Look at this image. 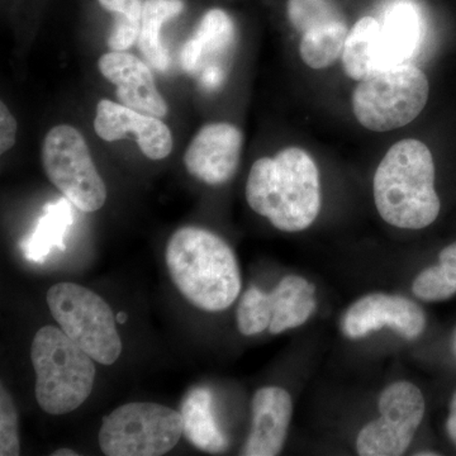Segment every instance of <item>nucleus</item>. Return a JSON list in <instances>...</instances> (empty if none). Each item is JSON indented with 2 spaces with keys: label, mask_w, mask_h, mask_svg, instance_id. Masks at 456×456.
<instances>
[{
  "label": "nucleus",
  "mask_w": 456,
  "mask_h": 456,
  "mask_svg": "<svg viewBox=\"0 0 456 456\" xmlns=\"http://www.w3.org/2000/svg\"><path fill=\"white\" fill-rule=\"evenodd\" d=\"M242 134L230 123H208L191 140L184 164L191 176L208 185L233 178L242 150Z\"/></svg>",
  "instance_id": "9d476101"
},
{
  "label": "nucleus",
  "mask_w": 456,
  "mask_h": 456,
  "mask_svg": "<svg viewBox=\"0 0 456 456\" xmlns=\"http://www.w3.org/2000/svg\"><path fill=\"white\" fill-rule=\"evenodd\" d=\"M165 261L176 289L200 310H227L241 292L236 255L211 231L179 228L167 242Z\"/></svg>",
  "instance_id": "f03ea898"
},
{
  "label": "nucleus",
  "mask_w": 456,
  "mask_h": 456,
  "mask_svg": "<svg viewBox=\"0 0 456 456\" xmlns=\"http://www.w3.org/2000/svg\"><path fill=\"white\" fill-rule=\"evenodd\" d=\"M422 40V20L415 5L397 2L387 11L380 25L378 61L379 69L404 64Z\"/></svg>",
  "instance_id": "4468645a"
},
{
  "label": "nucleus",
  "mask_w": 456,
  "mask_h": 456,
  "mask_svg": "<svg viewBox=\"0 0 456 456\" xmlns=\"http://www.w3.org/2000/svg\"><path fill=\"white\" fill-rule=\"evenodd\" d=\"M60 329L102 365H112L122 354L112 308L101 296L75 283H57L46 296Z\"/></svg>",
  "instance_id": "423d86ee"
},
{
  "label": "nucleus",
  "mask_w": 456,
  "mask_h": 456,
  "mask_svg": "<svg viewBox=\"0 0 456 456\" xmlns=\"http://www.w3.org/2000/svg\"><path fill=\"white\" fill-rule=\"evenodd\" d=\"M42 164L50 182L80 211L97 212L106 203V184L88 143L73 126L51 128L42 146Z\"/></svg>",
  "instance_id": "6e6552de"
},
{
  "label": "nucleus",
  "mask_w": 456,
  "mask_h": 456,
  "mask_svg": "<svg viewBox=\"0 0 456 456\" xmlns=\"http://www.w3.org/2000/svg\"><path fill=\"white\" fill-rule=\"evenodd\" d=\"M288 20L299 33L345 20L334 0H288Z\"/></svg>",
  "instance_id": "b1692460"
},
{
  "label": "nucleus",
  "mask_w": 456,
  "mask_h": 456,
  "mask_svg": "<svg viewBox=\"0 0 456 456\" xmlns=\"http://www.w3.org/2000/svg\"><path fill=\"white\" fill-rule=\"evenodd\" d=\"M430 84L421 69L398 64L377 69L353 93V112L362 127L388 132L415 121L426 107Z\"/></svg>",
  "instance_id": "39448f33"
},
{
  "label": "nucleus",
  "mask_w": 456,
  "mask_h": 456,
  "mask_svg": "<svg viewBox=\"0 0 456 456\" xmlns=\"http://www.w3.org/2000/svg\"><path fill=\"white\" fill-rule=\"evenodd\" d=\"M213 397L209 389H191L180 404L185 439L208 454H222L228 448V440L213 415Z\"/></svg>",
  "instance_id": "dca6fc26"
},
{
  "label": "nucleus",
  "mask_w": 456,
  "mask_h": 456,
  "mask_svg": "<svg viewBox=\"0 0 456 456\" xmlns=\"http://www.w3.org/2000/svg\"><path fill=\"white\" fill-rule=\"evenodd\" d=\"M184 9L183 0H145L143 2L142 17L139 47L147 61L158 70L165 71L169 68V51L161 42V27L167 20L179 16Z\"/></svg>",
  "instance_id": "6ab92c4d"
},
{
  "label": "nucleus",
  "mask_w": 456,
  "mask_h": 456,
  "mask_svg": "<svg viewBox=\"0 0 456 456\" xmlns=\"http://www.w3.org/2000/svg\"><path fill=\"white\" fill-rule=\"evenodd\" d=\"M314 293L316 288L305 278L288 275L281 279L275 289L268 293L270 334L279 335L307 322L316 310Z\"/></svg>",
  "instance_id": "2eb2a0df"
},
{
  "label": "nucleus",
  "mask_w": 456,
  "mask_h": 456,
  "mask_svg": "<svg viewBox=\"0 0 456 456\" xmlns=\"http://www.w3.org/2000/svg\"><path fill=\"white\" fill-rule=\"evenodd\" d=\"M246 200L257 215L284 232H299L316 221L321 209L320 173L299 147L255 161L246 183Z\"/></svg>",
  "instance_id": "f257e3e1"
},
{
  "label": "nucleus",
  "mask_w": 456,
  "mask_h": 456,
  "mask_svg": "<svg viewBox=\"0 0 456 456\" xmlns=\"http://www.w3.org/2000/svg\"><path fill=\"white\" fill-rule=\"evenodd\" d=\"M455 349H456V340H455Z\"/></svg>",
  "instance_id": "e433bc0d"
},
{
  "label": "nucleus",
  "mask_w": 456,
  "mask_h": 456,
  "mask_svg": "<svg viewBox=\"0 0 456 456\" xmlns=\"http://www.w3.org/2000/svg\"><path fill=\"white\" fill-rule=\"evenodd\" d=\"M383 327H389L412 340L424 332L426 314L417 303L406 297L373 293L354 303L341 323L344 335L353 340Z\"/></svg>",
  "instance_id": "1a4fd4ad"
},
{
  "label": "nucleus",
  "mask_w": 456,
  "mask_h": 456,
  "mask_svg": "<svg viewBox=\"0 0 456 456\" xmlns=\"http://www.w3.org/2000/svg\"><path fill=\"white\" fill-rule=\"evenodd\" d=\"M347 35L349 28L345 20L316 27L303 33L299 44L303 62L314 70L334 65L342 55Z\"/></svg>",
  "instance_id": "412c9836"
},
{
  "label": "nucleus",
  "mask_w": 456,
  "mask_h": 456,
  "mask_svg": "<svg viewBox=\"0 0 456 456\" xmlns=\"http://www.w3.org/2000/svg\"><path fill=\"white\" fill-rule=\"evenodd\" d=\"M98 2L108 12L118 16L119 20H128V22L141 25L142 0H98Z\"/></svg>",
  "instance_id": "c85d7f7f"
},
{
  "label": "nucleus",
  "mask_w": 456,
  "mask_h": 456,
  "mask_svg": "<svg viewBox=\"0 0 456 456\" xmlns=\"http://www.w3.org/2000/svg\"><path fill=\"white\" fill-rule=\"evenodd\" d=\"M416 455H419V456H425V455H430V456H435V455H439V454H436V452H417Z\"/></svg>",
  "instance_id": "c9c22d12"
},
{
  "label": "nucleus",
  "mask_w": 456,
  "mask_h": 456,
  "mask_svg": "<svg viewBox=\"0 0 456 456\" xmlns=\"http://www.w3.org/2000/svg\"><path fill=\"white\" fill-rule=\"evenodd\" d=\"M380 417L415 435L425 416V398L410 382H397L384 389L379 398Z\"/></svg>",
  "instance_id": "aec40b11"
},
{
  "label": "nucleus",
  "mask_w": 456,
  "mask_h": 456,
  "mask_svg": "<svg viewBox=\"0 0 456 456\" xmlns=\"http://www.w3.org/2000/svg\"><path fill=\"white\" fill-rule=\"evenodd\" d=\"M98 68L108 82L117 86V98L123 106L158 118L169 112L156 88L154 75L139 57L125 51H110L99 59Z\"/></svg>",
  "instance_id": "f8f14e48"
},
{
  "label": "nucleus",
  "mask_w": 456,
  "mask_h": 456,
  "mask_svg": "<svg viewBox=\"0 0 456 456\" xmlns=\"http://www.w3.org/2000/svg\"><path fill=\"white\" fill-rule=\"evenodd\" d=\"M17 121L4 102L0 103V152L4 154L16 143Z\"/></svg>",
  "instance_id": "c756f323"
},
{
  "label": "nucleus",
  "mask_w": 456,
  "mask_h": 456,
  "mask_svg": "<svg viewBox=\"0 0 456 456\" xmlns=\"http://www.w3.org/2000/svg\"><path fill=\"white\" fill-rule=\"evenodd\" d=\"M36 401L50 415H65L82 406L94 387L95 360L61 329L45 326L33 338Z\"/></svg>",
  "instance_id": "20e7f679"
},
{
  "label": "nucleus",
  "mask_w": 456,
  "mask_h": 456,
  "mask_svg": "<svg viewBox=\"0 0 456 456\" xmlns=\"http://www.w3.org/2000/svg\"><path fill=\"white\" fill-rule=\"evenodd\" d=\"M446 431L450 439L456 445V391L452 395V402H450V412L448 421H446Z\"/></svg>",
  "instance_id": "473e14b6"
},
{
  "label": "nucleus",
  "mask_w": 456,
  "mask_h": 456,
  "mask_svg": "<svg viewBox=\"0 0 456 456\" xmlns=\"http://www.w3.org/2000/svg\"><path fill=\"white\" fill-rule=\"evenodd\" d=\"M237 329L240 334L254 336L269 330L272 314L269 311L268 293L259 288L246 290L236 312Z\"/></svg>",
  "instance_id": "393cba45"
},
{
  "label": "nucleus",
  "mask_w": 456,
  "mask_h": 456,
  "mask_svg": "<svg viewBox=\"0 0 456 456\" xmlns=\"http://www.w3.org/2000/svg\"><path fill=\"white\" fill-rule=\"evenodd\" d=\"M380 23L373 17L360 18L345 41L342 50V66L345 73L353 80L365 79L369 74L379 69Z\"/></svg>",
  "instance_id": "f3484780"
},
{
  "label": "nucleus",
  "mask_w": 456,
  "mask_h": 456,
  "mask_svg": "<svg viewBox=\"0 0 456 456\" xmlns=\"http://www.w3.org/2000/svg\"><path fill=\"white\" fill-rule=\"evenodd\" d=\"M413 294L425 302H443L456 294V284L443 266H430L417 275L412 284Z\"/></svg>",
  "instance_id": "a878e982"
},
{
  "label": "nucleus",
  "mask_w": 456,
  "mask_h": 456,
  "mask_svg": "<svg viewBox=\"0 0 456 456\" xmlns=\"http://www.w3.org/2000/svg\"><path fill=\"white\" fill-rule=\"evenodd\" d=\"M224 77H226V73L221 65H208L200 74V83L206 89H217L224 83Z\"/></svg>",
  "instance_id": "7c9ffc66"
},
{
  "label": "nucleus",
  "mask_w": 456,
  "mask_h": 456,
  "mask_svg": "<svg viewBox=\"0 0 456 456\" xmlns=\"http://www.w3.org/2000/svg\"><path fill=\"white\" fill-rule=\"evenodd\" d=\"M94 130L108 142L134 136L142 154L151 160H163L173 151V134L161 118L137 112L110 99L99 101Z\"/></svg>",
  "instance_id": "9b49d317"
},
{
  "label": "nucleus",
  "mask_w": 456,
  "mask_h": 456,
  "mask_svg": "<svg viewBox=\"0 0 456 456\" xmlns=\"http://www.w3.org/2000/svg\"><path fill=\"white\" fill-rule=\"evenodd\" d=\"M117 323H125L126 320H127V314H125V312H119V314H117Z\"/></svg>",
  "instance_id": "f704fd0d"
},
{
  "label": "nucleus",
  "mask_w": 456,
  "mask_h": 456,
  "mask_svg": "<svg viewBox=\"0 0 456 456\" xmlns=\"http://www.w3.org/2000/svg\"><path fill=\"white\" fill-rule=\"evenodd\" d=\"M413 436L379 417L359 432L356 450L362 456H398L410 448Z\"/></svg>",
  "instance_id": "4be33fe9"
},
{
  "label": "nucleus",
  "mask_w": 456,
  "mask_h": 456,
  "mask_svg": "<svg viewBox=\"0 0 456 456\" xmlns=\"http://www.w3.org/2000/svg\"><path fill=\"white\" fill-rule=\"evenodd\" d=\"M141 25L117 20L113 31L108 37V47L112 51H126L139 40Z\"/></svg>",
  "instance_id": "cd10ccee"
},
{
  "label": "nucleus",
  "mask_w": 456,
  "mask_h": 456,
  "mask_svg": "<svg viewBox=\"0 0 456 456\" xmlns=\"http://www.w3.org/2000/svg\"><path fill=\"white\" fill-rule=\"evenodd\" d=\"M373 191L375 206L387 224L406 230L430 226L441 208L430 149L415 139L395 143L375 171Z\"/></svg>",
  "instance_id": "7ed1b4c3"
},
{
  "label": "nucleus",
  "mask_w": 456,
  "mask_h": 456,
  "mask_svg": "<svg viewBox=\"0 0 456 456\" xmlns=\"http://www.w3.org/2000/svg\"><path fill=\"white\" fill-rule=\"evenodd\" d=\"M20 452L18 437V417L13 399L4 386L0 392V455L18 456Z\"/></svg>",
  "instance_id": "bb28decb"
},
{
  "label": "nucleus",
  "mask_w": 456,
  "mask_h": 456,
  "mask_svg": "<svg viewBox=\"0 0 456 456\" xmlns=\"http://www.w3.org/2000/svg\"><path fill=\"white\" fill-rule=\"evenodd\" d=\"M440 265L445 269L450 278L456 284V242L446 246L439 255Z\"/></svg>",
  "instance_id": "2f4dec72"
},
{
  "label": "nucleus",
  "mask_w": 456,
  "mask_h": 456,
  "mask_svg": "<svg viewBox=\"0 0 456 456\" xmlns=\"http://www.w3.org/2000/svg\"><path fill=\"white\" fill-rule=\"evenodd\" d=\"M53 456H77V452L71 449H59L53 454Z\"/></svg>",
  "instance_id": "72a5a7b5"
},
{
  "label": "nucleus",
  "mask_w": 456,
  "mask_h": 456,
  "mask_svg": "<svg viewBox=\"0 0 456 456\" xmlns=\"http://www.w3.org/2000/svg\"><path fill=\"white\" fill-rule=\"evenodd\" d=\"M183 431L180 411L132 402L104 417L98 441L107 456H160L175 448Z\"/></svg>",
  "instance_id": "0eeeda50"
},
{
  "label": "nucleus",
  "mask_w": 456,
  "mask_h": 456,
  "mask_svg": "<svg viewBox=\"0 0 456 456\" xmlns=\"http://www.w3.org/2000/svg\"><path fill=\"white\" fill-rule=\"evenodd\" d=\"M68 198L47 204L44 216L36 224L31 235L22 242L23 253L31 261L45 260L53 248L64 250V240L73 224V211Z\"/></svg>",
  "instance_id": "a211bd4d"
},
{
  "label": "nucleus",
  "mask_w": 456,
  "mask_h": 456,
  "mask_svg": "<svg viewBox=\"0 0 456 456\" xmlns=\"http://www.w3.org/2000/svg\"><path fill=\"white\" fill-rule=\"evenodd\" d=\"M236 29L232 18L222 9H211L204 14L193 40L206 55H224L235 42Z\"/></svg>",
  "instance_id": "5701e85b"
},
{
  "label": "nucleus",
  "mask_w": 456,
  "mask_h": 456,
  "mask_svg": "<svg viewBox=\"0 0 456 456\" xmlns=\"http://www.w3.org/2000/svg\"><path fill=\"white\" fill-rule=\"evenodd\" d=\"M253 424L242 455L281 454L292 419L293 403L289 393L279 387H265L254 395Z\"/></svg>",
  "instance_id": "ddd939ff"
}]
</instances>
